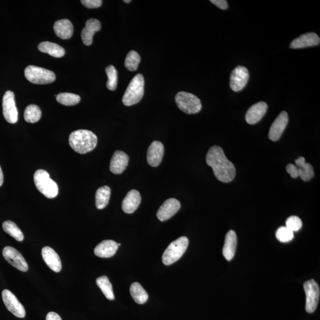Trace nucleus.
<instances>
[{
    "label": "nucleus",
    "instance_id": "nucleus-1",
    "mask_svg": "<svg viewBox=\"0 0 320 320\" xmlns=\"http://www.w3.org/2000/svg\"><path fill=\"white\" fill-rule=\"evenodd\" d=\"M206 161L211 167L216 179L223 183L232 181L236 174L233 163L226 157L221 147L214 145L209 149Z\"/></svg>",
    "mask_w": 320,
    "mask_h": 320
},
{
    "label": "nucleus",
    "instance_id": "nucleus-2",
    "mask_svg": "<svg viewBox=\"0 0 320 320\" xmlns=\"http://www.w3.org/2000/svg\"><path fill=\"white\" fill-rule=\"evenodd\" d=\"M69 144L75 151L84 154L93 150L96 147L98 137L90 131H75L70 135Z\"/></svg>",
    "mask_w": 320,
    "mask_h": 320
},
{
    "label": "nucleus",
    "instance_id": "nucleus-3",
    "mask_svg": "<svg viewBox=\"0 0 320 320\" xmlns=\"http://www.w3.org/2000/svg\"><path fill=\"white\" fill-rule=\"evenodd\" d=\"M144 78L141 74L136 75L131 80L123 96L124 105L131 106L141 101L144 94Z\"/></svg>",
    "mask_w": 320,
    "mask_h": 320
},
{
    "label": "nucleus",
    "instance_id": "nucleus-4",
    "mask_svg": "<svg viewBox=\"0 0 320 320\" xmlns=\"http://www.w3.org/2000/svg\"><path fill=\"white\" fill-rule=\"evenodd\" d=\"M34 182L38 190L46 198L53 199L58 195V184L51 179L46 170L39 169L35 173Z\"/></svg>",
    "mask_w": 320,
    "mask_h": 320
},
{
    "label": "nucleus",
    "instance_id": "nucleus-5",
    "mask_svg": "<svg viewBox=\"0 0 320 320\" xmlns=\"http://www.w3.org/2000/svg\"><path fill=\"white\" fill-rule=\"evenodd\" d=\"M188 245V240L186 237H181L173 241L164 252L162 256L164 264L168 266L179 261L186 251Z\"/></svg>",
    "mask_w": 320,
    "mask_h": 320
},
{
    "label": "nucleus",
    "instance_id": "nucleus-6",
    "mask_svg": "<svg viewBox=\"0 0 320 320\" xmlns=\"http://www.w3.org/2000/svg\"><path fill=\"white\" fill-rule=\"evenodd\" d=\"M24 76L30 83L35 84H48L56 79L52 71L35 66H29L24 70Z\"/></svg>",
    "mask_w": 320,
    "mask_h": 320
},
{
    "label": "nucleus",
    "instance_id": "nucleus-7",
    "mask_svg": "<svg viewBox=\"0 0 320 320\" xmlns=\"http://www.w3.org/2000/svg\"><path fill=\"white\" fill-rule=\"evenodd\" d=\"M176 104L181 111L189 114H196L202 109L201 100L190 92L180 91L175 97Z\"/></svg>",
    "mask_w": 320,
    "mask_h": 320
},
{
    "label": "nucleus",
    "instance_id": "nucleus-8",
    "mask_svg": "<svg viewBox=\"0 0 320 320\" xmlns=\"http://www.w3.org/2000/svg\"><path fill=\"white\" fill-rule=\"evenodd\" d=\"M304 288L306 295V311L313 313L317 307L319 302V285L314 279H311L304 283Z\"/></svg>",
    "mask_w": 320,
    "mask_h": 320
},
{
    "label": "nucleus",
    "instance_id": "nucleus-9",
    "mask_svg": "<svg viewBox=\"0 0 320 320\" xmlns=\"http://www.w3.org/2000/svg\"><path fill=\"white\" fill-rule=\"evenodd\" d=\"M3 113L7 122L12 124L17 123L18 111L13 91H7L3 96Z\"/></svg>",
    "mask_w": 320,
    "mask_h": 320
},
{
    "label": "nucleus",
    "instance_id": "nucleus-10",
    "mask_svg": "<svg viewBox=\"0 0 320 320\" xmlns=\"http://www.w3.org/2000/svg\"><path fill=\"white\" fill-rule=\"evenodd\" d=\"M4 303L8 310L18 318H24L26 311L23 305L20 303L17 297L12 292L5 290L2 293Z\"/></svg>",
    "mask_w": 320,
    "mask_h": 320
},
{
    "label": "nucleus",
    "instance_id": "nucleus-11",
    "mask_svg": "<svg viewBox=\"0 0 320 320\" xmlns=\"http://www.w3.org/2000/svg\"><path fill=\"white\" fill-rule=\"evenodd\" d=\"M249 79V73L246 68L238 66L231 73L230 85L231 90L235 92L240 91L247 85Z\"/></svg>",
    "mask_w": 320,
    "mask_h": 320
},
{
    "label": "nucleus",
    "instance_id": "nucleus-12",
    "mask_svg": "<svg viewBox=\"0 0 320 320\" xmlns=\"http://www.w3.org/2000/svg\"><path fill=\"white\" fill-rule=\"evenodd\" d=\"M4 258L14 268L21 272H27L28 269L27 263L23 256L16 249L10 246L4 248L3 250Z\"/></svg>",
    "mask_w": 320,
    "mask_h": 320
},
{
    "label": "nucleus",
    "instance_id": "nucleus-13",
    "mask_svg": "<svg viewBox=\"0 0 320 320\" xmlns=\"http://www.w3.org/2000/svg\"><path fill=\"white\" fill-rule=\"evenodd\" d=\"M180 208V202L177 199L174 198L167 199L160 206L156 213V216L161 221H165L175 215Z\"/></svg>",
    "mask_w": 320,
    "mask_h": 320
},
{
    "label": "nucleus",
    "instance_id": "nucleus-14",
    "mask_svg": "<svg viewBox=\"0 0 320 320\" xmlns=\"http://www.w3.org/2000/svg\"><path fill=\"white\" fill-rule=\"evenodd\" d=\"M289 117L286 112H281L270 126L269 138L272 141L279 140L287 126Z\"/></svg>",
    "mask_w": 320,
    "mask_h": 320
},
{
    "label": "nucleus",
    "instance_id": "nucleus-15",
    "mask_svg": "<svg viewBox=\"0 0 320 320\" xmlns=\"http://www.w3.org/2000/svg\"><path fill=\"white\" fill-rule=\"evenodd\" d=\"M165 148L161 142H152L148 149L147 162L151 167H157L162 163Z\"/></svg>",
    "mask_w": 320,
    "mask_h": 320
},
{
    "label": "nucleus",
    "instance_id": "nucleus-16",
    "mask_svg": "<svg viewBox=\"0 0 320 320\" xmlns=\"http://www.w3.org/2000/svg\"><path fill=\"white\" fill-rule=\"evenodd\" d=\"M129 159V156L126 153L119 150L116 151L110 161V172L115 174H122L126 169Z\"/></svg>",
    "mask_w": 320,
    "mask_h": 320
},
{
    "label": "nucleus",
    "instance_id": "nucleus-17",
    "mask_svg": "<svg viewBox=\"0 0 320 320\" xmlns=\"http://www.w3.org/2000/svg\"><path fill=\"white\" fill-rule=\"evenodd\" d=\"M320 38L317 35L313 32L302 35L300 37L294 39L290 44L292 49H301L311 46H317L319 44Z\"/></svg>",
    "mask_w": 320,
    "mask_h": 320
},
{
    "label": "nucleus",
    "instance_id": "nucleus-18",
    "mask_svg": "<svg viewBox=\"0 0 320 320\" xmlns=\"http://www.w3.org/2000/svg\"><path fill=\"white\" fill-rule=\"evenodd\" d=\"M268 105L264 102H260L251 106L245 114V120L248 124L257 123L265 116Z\"/></svg>",
    "mask_w": 320,
    "mask_h": 320
},
{
    "label": "nucleus",
    "instance_id": "nucleus-19",
    "mask_svg": "<svg viewBox=\"0 0 320 320\" xmlns=\"http://www.w3.org/2000/svg\"><path fill=\"white\" fill-rule=\"evenodd\" d=\"M42 255L43 259L49 268L58 273L61 270L62 263L58 254L50 247L42 248Z\"/></svg>",
    "mask_w": 320,
    "mask_h": 320
},
{
    "label": "nucleus",
    "instance_id": "nucleus-20",
    "mask_svg": "<svg viewBox=\"0 0 320 320\" xmlns=\"http://www.w3.org/2000/svg\"><path fill=\"white\" fill-rule=\"evenodd\" d=\"M101 29V24L98 20L95 19L88 20L81 34L83 44L87 46L91 45L94 35Z\"/></svg>",
    "mask_w": 320,
    "mask_h": 320
},
{
    "label": "nucleus",
    "instance_id": "nucleus-21",
    "mask_svg": "<svg viewBox=\"0 0 320 320\" xmlns=\"http://www.w3.org/2000/svg\"><path fill=\"white\" fill-rule=\"evenodd\" d=\"M141 202V197L137 190H131L127 194L122 202V208L124 212L133 213L138 209Z\"/></svg>",
    "mask_w": 320,
    "mask_h": 320
},
{
    "label": "nucleus",
    "instance_id": "nucleus-22",
    "mask_svg": "<svg viewBox=\"0 0 320 320\" xmlns=\"http://www.w3.org/2000/svg\"><path fill=\"white\" fill-rule=\"evenodd\" d=\"M118 247V244L115 241L104 240L95 247L94 254L99 258H111L115 254Z\"/></svg>",
    "mask_w": 320,
    "mask_h": 320
},
{
    "label": "nucleus",
    "instance_id": "nucleus-23",
    "mask_svg": "<svg viewBox=\"0 0 320 320\" xmlns=\"http://www.w3.org/2000/svg\"><path fill=\"white\" fill-rule=\"evenodd\" d=\"M237 245V234L234 231L230 230L226 234L225 243H224L222 249L223 257L227 261H230L234 258L236 254Z\"/></svg>",
    "mask_w": 320,
    "mask_h": 320
},
{
    "label": "nucleus",
    "instance_id": "nucleus-24",
    "mask_svg": "<svg viewBox=\"0 0 320 320\" xmlns=\"http://www.w3.org/2000/svg\"><path fill=\"white\" fill-rule=\"evenodd\" d=\"M53 29L57 37L62 39H70L73 35V25L67 19L56 21L53 26Z\"/></svg>",
    "mask_w": 320,
    "mask_h": 320
},
{
    "label": "nucleus",
    "instance_id": "nucleus-25",
    "mask_svg": "<svg viewBox=\"0 0 320 320\" xmlns=\"http://www.w3.org/2000/svg\"><path fill=\"white\" fill-rule=\"evenodd\" d=\"M295 164L298 169V177H300L302 180L308 181L314 177V172L312 166L310 164L305 162L303 156H300L295 160Z\"/></svg>",
    "mask_w": 320,
    "mask_h": 320
},
{
    "label": "nucleus",
    "instance_id": "nucleus-26",
    "mask_svg": "<svg viewBox=\"0 0 320 320\" xmlns=\"http://www.w3.org/2000/svg\"><path fill=\"white\" fill-rule=\"evenodd\" d=\"M38 49L42 52L48 53V54L55 57V58H61L65 55V50L60 45L55 43L50 42H43L38 45Z\"/></svg>",
    "mask_w": 320,
    "mask_h": 320
},
{
    "label": "nucleus",
    "instance_id": "nucleus-27",
    "mask_svg": "<svg viewBox=\"0 0 320 320\" xmlns=\"http://www.w3.org/2000/svg\"><path fill=\"white\" fill-rule=\"evenodd\" d=\"M111 195L109 187L105 186L98 188L95 193V206L99 209H103L108 205Z\"/></svg>",
    "mask_w": 320,
    "mask_h": 320
},
{
    "label": "nucleus",
    "instance_id": "nucleus-28",
    "mask_svg": "<svg viewBox=\"0 0 320 320\" xmlns=\"http://www.w3.org/2000/svg\"><path fill=\"white\" fill-rule=\"evenodd\" d=\"M130 293L132 297L138 304H143L148 300V295L147 292L141 284L138 282H134L131 284Z\"/></svg>",
    "mask_w": 320,
    "mask_h": 320
},
{
    "label": "nucleus",
    "instance_id": "nucleus-29",
    "mask_svg": "<svg viewBox=\"0 0 320 320\" xmlns=\"http://www.w3.org/2000/svg\"><path fill=\"white\" fill-rule=\"evenodd\" d=\"M96 283L101 288L103 294L109 300H114L115 295H114L112 283H110L108 277L103 276L98 277L96 280Z\"/></svg>",
    "mask_w": 320,
    "mask_h": 320
},
{
    "label": "nucleus",
    "instance_id": "nucleus-30",
    "mask_svg": "<svg viewBox=\"0 0 320 320\" xmlns=\"http://www.w3.org/2000/svg\"><path fill=\"white\" fill-rule=\"evenodd\" d=\"M3 229L5 232L10 235L16 240L22 241L24 235L16 224L11 220H6L3 223Z\"/></svg>",
    "mask_w": 320,
    "mask_h": 320
},
{
    "label": "nucleus",
    "instance_id": "nucleus-31",
    "mask_svg": "<svg viewBox=\"0 0 320 320\" xmlns=\"http://www.w3.org/2000/svg\"><path fill=\"white\" fill-rule=\"evenodd\" d=\"M42 112L39 107L35 105H30L24 110V117L28 123H36L41 118Z\"/></svg>",
    "mask_w": 320,
    "mask_h": 320
},
{
    "label": "nucleus",
    "instance_id": "nucleus-32",
    "mask_svg": "<svg viewBox=\"0 0 320 320\" xmlns=\"http://www.w3.org/2000/svg\"><path fill=\"white\" fill-rule=\"evenodd\" d=\"M56 101L60 104L70 106L78 104L81 101L79 95L70 93V92H62L56 95Z\"/></svg>",
    "mask_w": 320,
    "mask_h": 320
},
{
    "label": "nucleus",
    "instance_id": "nucleus-33",
    "mask_svg": "<svg viewBox=\"0 0 320 320\" xmlns=\"http://www.w3.org/2000/svg\"><path fill=\"white\" fill-rule=\"evenodd\" d=\"M140 62L141 57L138 53L135 51H131L127 53L125 61H124V66L128 70L134 71L137 70Z\"/></svg>",
    "mask_w": 320,
    "mask_h": 320
},
{
    "label": "nucleus",
    "instance_id": "nucleus-34",
    "mask_svg": "<svg viewBox=\"0 0 320 320\" xmlns=\"http://www.w3.org/2000/svg\"><path fill=\"white\" fill-rule=\"evenodd\" d=\"M106 73L108 78L106 83L107 88L111 91L115 90L117 85V71L115 67L113 66L106 67Z\"/></svg>",
    "mask_w": 320,
    "mask_h": 320
},
{
    "label": "nucleus",
    "instance_id": "nucleus-35",
    "mask_svg": "<svg viewBox=\"0 0 320 320\" xmlns=\"http://www.w3.org/2000/svg\"><path fill=\"white\" fill-rule=\"evenodd\" d=\"M294 232L285 227L279 228L276 232L277 240L282 243H287L293 239Z\"/></svg>",
    "mask_w": 320,
    "mask_h": 320
},
{
    "label": "nucleus",
    "instance_id": "nucleus-36",
    "mask_svg": "<svg viewBox=\"0 0 320 320\" xmlns=\"http://www.w3.org/2000/svg\"><path fill=\"white\" fill-rule=\"evenodd\" d=\"M302 226V220L297 216H291L286 220V227L293 232L300 230Z\"/></svg>",
    "mask_w": 320,
    "mask_h": 320
},
{
    "label": "nucleus",
    "instance_id": "nucleus-37",
    "mask_svg": "<svg viewBox=\"0 0 320 320\" xmlns=\"http://www.w3.org/2000/svg\"><path fill=\"white\" fill-rule=\"evenodd\" d=\"M82 5L88 9L99 8L102 5V0H81Z\"/></svg>",
    "mask_w": 320,
    "mask_h": 320
},
{
    "label": "nucleus",
    "instance_id": "nucleus-38",
    "mask_svg": "<svg viewBox=\"0 0 320 320\" xmlns=\"http://www.w3.org/2000/svg\"><path fill=\"white\" fill-rule=\"evenodd\" d=\"M286 172L289 173L291 176L294 179H296L298 177V169L296 166L293 164H289L286 166Z\"/></svg>",
    "mask_w": 320,
    "mask_h": 320
},
{
    "label": "nucleus",
    "instance_id": "nucleus-39",
    "mask_svg": "<svg viewBox=\"0 0 320 320\" xmlns=\"http://www.w3.org/2000/svg\"><path fill=\"white\" fill-rule=\"evenodd\" d=\"M210 2H211L213 5L218 7V8L222 10H226L228 9V3L226 0H211Z\"/></svg>",
    "mask_w": 320,
    "mask_h": 320
},
{
    "label": "nucleus",
    "instance_id": "nucleus-40",
    "mask_svg": "<svg viewBox=\"0 0 320 320\" xmlns=\"http://www.w3.org/2000/svg\"><path fill=\"white\" fill-rule=\"evenodd\" d=\"M46 320H62V319L57 313L50 312L46 315Z\"/></svg>",
    "mask_w": 320,
    "mask_h": 320
},
{
    "label": "nucleus",
    "instance_id": "nucleus-41",
    "mask_svg": "<svg viewBox=\"0 0 320 320\" xmlns=\"http://www.w3.org/2000/svg\"><path fill=\"white\" fill-rule=\"evenodd\" d=\"M3 180H4L3 173L2 172V168H1V166H0V187H1L3 185Z\"/></svg>",
    "mask_w": 320,
    "mask_h": 320
},
{
    "label": "nucleus",
    "instance_id": "nucleus-42",
    "mask_svg": "<svg viewBox=\"0 0 320 320\" xmlns=\"http://www.w3.org/2000/svg\"><path fill=\"white\" fill-rule=\"evenodd\" d=\"M123 2L126 3H130L131 2V0H124Z\"/></svg>",
    "mask_w": 320,
    "mask_h": 320
},
{
    "label": "nucleus",
    "instance_id": "nucleus-43",
    "mask_svg": "<svg viewBox=\"0 0 320 320\" xmlns=\"http://www.w3.org/2000/svg\"><path fill=\"white\" fill-rule=\"evenodd\" d=\"M120 243H119L118 244V246H120Z\"/></svg>",
    "mask_w": 320,
    "mask_h": 320
}]
</instances>
